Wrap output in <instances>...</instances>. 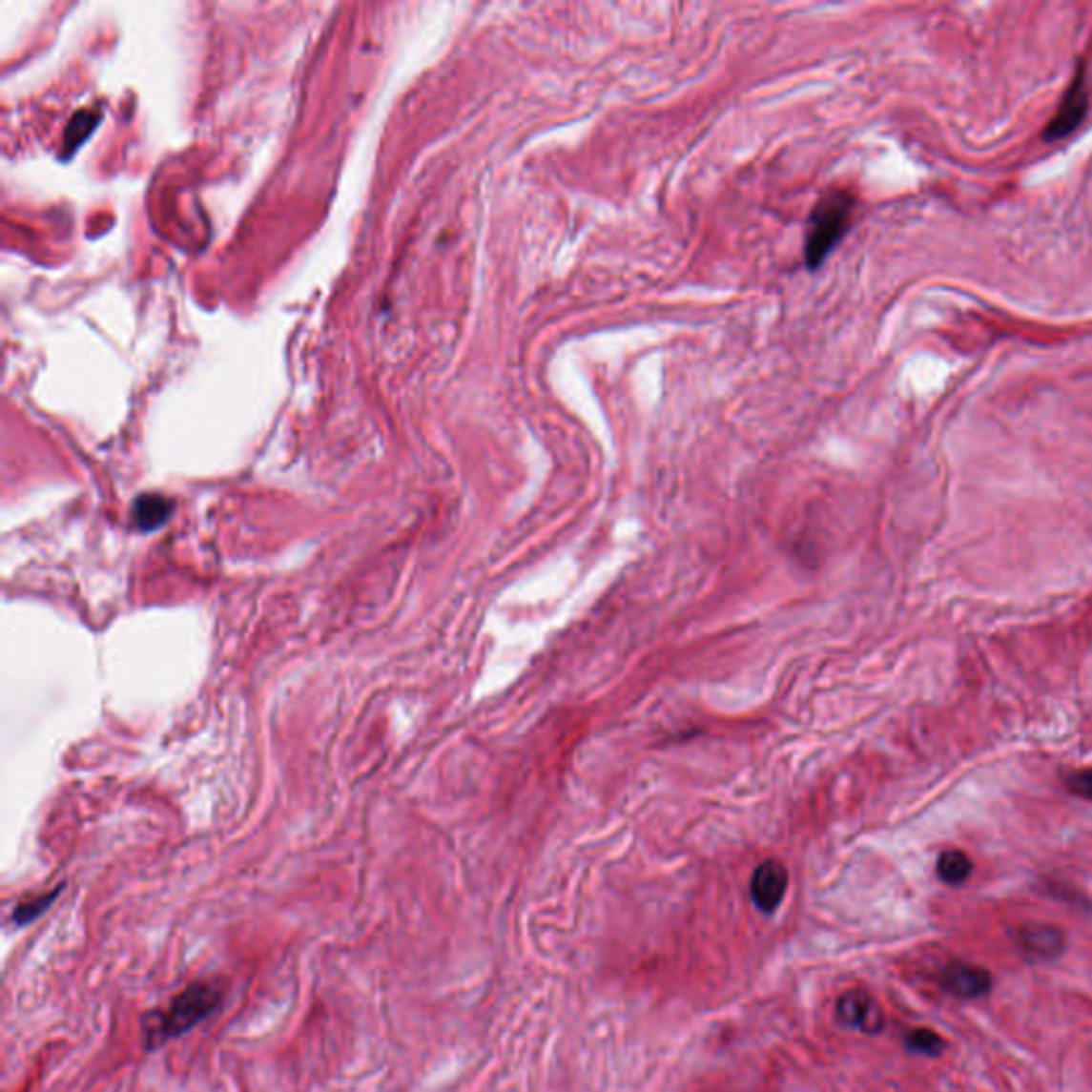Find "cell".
Here are the masks:
<instances>
[{
    "label": "cell",
    "instance_id": "cell-11",
    "mask_svg": "<svg viewBox=\"0 0 1092 1092\" xmlns=\"http://www.w3.org/2000/svg\"><path fill=\"white\" fill-rule=\"evenodd\" d=\"M58 892H60V890H53V892H48V895H43V896H39V898L24 902V905H20V907H17V909L13 911V922L24 926V924L32 922V919H37L41 914H45V911H48V907L52 905V902L56 900Z\"/></svg>",
    "mask_w": 1092,
    "mask_h": 1092
},
{
    "label": "cell",
    "instance_id": "cell-12",
    "mask_svg": "<svg viewBox=\"0 0 1092 1092\" xmlns=\"http://www.w3.org/2000/svg\"><path fill=\"white\" fill-rule=\"evenodd\" d=\"M98 122V115L96 113H90V112H81L73 117V122H71L69 131H67V150L73 152L81 141H84L93 129ZM65 150V152H67Z\"/></svg>",
    "mask_w": 1092,
    "mask_h": 1092
},
{
    "label": "cell",
    "instance_id": "cell-4",
    "mask_svg": "<svg viewBox=\"0 0 1092 1092\" xmlns=\"http://www.w3.org/2000/svg\"><path fill=\"white\" fill-rule=\"evenodd\" d=\"M790 875L781 860H766L757 866L752 877V898L764 914H773L788 892Z\"/></svg>",
    "mask_w": 1092,
    "mask_h": 1092
},
{
    "label": "cell",
    "instance_id": "cell-9",
    "mask_svg": "<svg viewBox=\"0 0 1092 1092\" xmlns=\"http://www.w3.org/2000/svg\"><path fill=\"white\" fill-rule=\"evenodd\" d=\"M973 873V862L960 850H947L937 860V875L947 886H960Z\"/></svg>",
    "mask_w": 1092,
    "mask_h": 1092
},
{
    "label": "cell",
    "instance_id": "cell-3",
    "mask_svg": "<svg viewBox=\"0 0 1092 1092\" xmlns=\"http://www.w3.org/2000/svg\"><path fill=\"white\" fill-rule=\"evenodd\" d=\"M1088 112V93L1084 86V69H1078L1076 77H1073L1067 94L1062 96V103L1059 112L1052 117V122L1045 126L1043 139L1045 141H1059L1069 137V134L1078 129L1084 120Z\"/></svg>",
    "mask_w": 1092,
    "mask_h": 1092
},
{
    "label": "cell",
    "instance_id": "cell-1",
    "mask_svg": "<svg viewBox=\"0 0 1092 1092\" xmlns=\"http://www.w3.org/2000/svg\"><path fill=\"white\" fill-rule=\"evenodd\" d=\"M222 997L224 990L218 981L191 983L171 1000L165 1012L152 1018V1024H148V1048H158L160 1043L191 1031L218 1009Z\"/></svg>",
    "mask_w": 1092,
    "mask_h": 1092
},
{
    "label": "cell",
    "instance_id": "cell-5",
    "mask_svg": "<svg viewBox=\"0 0 1092 1092\" xmlns=\"http://www.w3.org/2000/svg\"><path fill=\"white\" fill-rule=\"evenodd\" d=\"M995 978L988 969L967 962H950L941 971V986L947 995L958 999H979L992 990Z\"/></svg>",
    "mask_w": 1092,
    "mask_h": 1092
},
{
    "label": "cell",
    "instance_id": "cell-8",
    "mask_svg": "<svg viewBox=\"0 0 1092 1092\" xmlns=\"http://www.w3.org/2000/svg\"><path fill=\"white\" fill-rule=\"evenodd\" d=\"M171 510H174V504L167 498L158 493H146L134 502V523L143 531L158 529L167 523Z\"/></svg>",
    "mask_w": 1092,
    "mask_h": 1092
},
{
    "label": "cell",
    "instance_id": "cell-10",
    "mask_svg": "<svg viewBox=\"0 0 1092 1092\" xmlns=\"http://www.w3.org/2000/svg\"><path fill=\"white\" fill-rule=\"evenodd\" d=\"M907 1045L909 1050H914L917 1054H924V1056H941L947 1048V1043L941 1035H937L931 1028H916V1031H911L907 1035Z\"/></svg>",
    "mask_w": 1092,
    "mask_h": 1092
},
{
    "label": "cell",
    "instance_id": "cell-7",
    "mask_svg": "<svg viewBox=\"0 0 1092 1092\" xmlns=\"http://www.w3.org/2000/svg\"><path fill=\"white\" fill-rule=\"evenodd\" d=\"M1018 941L1028 954H1033L1035 958H1045V960L1059 958L1064 952V945H1067L1064 933L1052 924H1026L1020 928Z\"/></svg>",
    "mask_w": 1092,
    "mask_h": 1092
},
{
    "label": "cell",
    "instance_id": "cell-13",
    "mask_svg": "<svg viewBox=\"0 0 1092 1092\" xmlns=\"http://www.w3.org/2000/svg\"><path fill=\"white\" fill-rule=\"evenodd\" d=\"M1064 783H1067L1069 792L1076 793V796L1092 800V769H1088V771H1078V773L1069 774L1067 781H1064Z\"/></svg>",
    "mask_w": 1092,
    "mask_h": 1092
},
{
    "label": "cell",
    "instance_id": "cell-2",
    "mask_svg": "<svg viewBox=\"0 0 1092 1092\" xmlns=\"http://www.w3.org/2000/svg\"><path fill=\"white\" fill-rule=\"evenodd\" d=\"M854 196L847 191L828 193L811 214L805 241V260L809 269H817L843 239L852 224Z\"/></svg>",
    "mask_w": 1092,
    "mask_h": 1092
},
{
    "label": "cell",
    "instance_id": "cell-6",
    "mask_svg": "<svg viewBox=\"0 0 1092 1092\" xmlns=\"http://www.w3.org/2000/svg\"><path fill=\"white\" fill-rule=\"evenodd\" d=\"M836 1016L845 1026L860 1028L864 1033H879L883 1028V1014L869 992L850 990L838 999Z\"/></svg>",
    "mask_w": 1092,
    "mask_h": 1092
}]
</instances>
